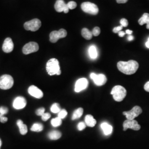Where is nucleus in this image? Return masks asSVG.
<instances>
[{"label":"nucleus","instance_id":"f257e3e1","mask_svg":"<svg viewBox=\"0 0 149 149\" xmlns=\"http://www.w3.org/2000/svg\"><path fill=\"white\" fill-rule=\"evenodd\" d=\"M118 70L123 74L130 75L135 74L139 68L138 63L135 60L128 61H119L117 64Z\"/></svg>","mask_w":149,"mask_h":149},{"label":"nucleus","instance_id":"f03ea898","mask_svg":"<svg viewBox=\"0 0 149 149\" xmlns=\"http://www.w3.org/2000/svg\"><path fill=\"white\" fill-rule=\"evenodd\" d=\"M46 70L50 76L60 75L61 73L58 60L55 58L50 59L46 65Z\"/></svg>","mask_w":149,"mask_h":149},{"label":"nucleus","instance_id":"7ed1b4c3","mask_svg":"<svg viewBox=\"0 0 149 149\" xmlns=\"http://www.w3.org/2000/svg\"><path fill=\"white\" fill-rule=\"evenodd\" d=\"M127 92L125 88L120 85L114 86L111 92L114 100L118 102L122 101L127 96Z\"/></svg>","mask_w":149,"mask_h":149},{"label":"nucleus","instance_id":"20e7f679","mask_svg":"<svg viewBox=\"0 0 149 149\" xmlns=\"http://www.w3.org/2000/svg\"><path fill=\"white\" fill-rule=\"evenodd\" d=\"M14 84L13 77L10 74H3L0 77V88L8 90L12 87Z\"/></svg>","mask_w":149,"mask_h":149},{"label":"nucleus","instance_id":"39448f33","mask_svg":"<svg viewBox=\"0 0 149 149\" xmlns=\"http://www.w3.org/2000/svg\"><path fill=\"white\" fill-rule=\"evenodd\" d=\"M81 7L84 12L92 15H97L99 12L98 6L90 2H85L82 3L81 5Z\"/></svg>","mask_w":149,"mask_h":149},{"label":"nucleus","instance_id":"423d86ee","mask_svg":"<svg viewBox=\"0 0 149 149\" xmlns=\"http://www.w3.org/2000/svg\"><path fill=\"white\" fill-rule=\"evenodd\" d=\"M41 25V21L39 19L35 18L29 21L26 22L24 24V27L27 31L36 32L40 28Z\"/></svg>","mask_w":149,"mask_h":149},{"label":"nucleus","instance_id":"0eeeda50","mask_svg":"<svg viewBox=\"0 0 149 149\" xmlns=\"http://www.w3.org/2000/svg\"><path fill=\"white\" fill-rule=\"evenodd\" d=\"M67 31L64 29H60L58 31H53L50 33L49 35L50 41L52 43H56L58 41L59 39L66 37L67 36Z\"/></svg>","mask_w":149,"mask_h":149},{"label":"nucleus","instance_id":"6e6552de","mask_svg":"<svg viewBox=\"0 0 149 149\" xmlns=\"http://www.w3.org/2000/svg\"><path fill=\"white\" fill-rule=\"evenodd\" d=\"M142 112V109L140 107L136 106L134 107L129 111L123 112V114L125 116L128 120H134V119L138 117Z\"/></svg>","mask_w":149,"mask_h":149},{"label":"nucleus","instance_id":"1a4fd4ad","mask_svg":"<svg viewBox=\"0 0 149 149\" xmlns=\"http://www.w3.org/2000/svg\"><path fill=\"white\" fill-rule=\"evenodd\" d=\"M90 77L93 80L95 84L98 86L105 85L107 81L106 76L103 74H96L95 73H91Z\"/></svg>","mask_w":149,"mask_h":149},{"label":"nucleus","instance_id":"9d476101","mask_svg":"<svg viewBox=\"0 0 149 149\" xmlns=\"http://www.w3.org/2000/svg\"><path fill=\"white\" fill-rule=\"evenodd\" d=\"M39 50V45L36 42H31L26 44L23 48L22 52L23 54L28 55L29 54L35 53Z\"/></svg>","mask_w":149,"mask_h":149},{"label":"nucleus","instance_id":"9b49d317","mask_svg":"<svg viewBox=\"0 0 149 149\" xmlns=\"http://www.w3.org/2000/svg\"><path fill=\"white\" fill-rule=\"evenodd\" d=\"M141 128L140 125L135 120H126L123 123V130L126 131L128 129H131L134 130H139Z\"/></svg>","mask_w":149,"mask_h":149},{"label":"nucleus","instance_id":"f8f14e48","mask_svg":"<svg viewBox=\"0 0 149 149\" xmlns=\"http://www.w3.org/2000/svg\"><path fill=\"white\" fill-rule=\"evenodd\" d=\"M88 85V80L86 78H81L78 80L75 83L74 91L79 93L82 91L85 90Z\"/></svg>","mask_w":149,"mask_h":149},{"label":"nucleus","instance_id":"ddd939ff","mask_svg":"<svg viewBox=\"0 0 149 149\" xmlns=\"http://www.w3.org/2000/svg\"><path fill=\"white\" fill-rule=\"evenodd\" d=\"M54 7L58 12H64L65 13H68L69 11L67 3L64 2V0H57L55 3Z\"/></svg>","mask_w":149,"mask_h":149},{"label":"nucleus","instance_id":"4468645a","mask_svg":"<svg viewBox=\"0 0 149 149\" xmlns=\"http://www.w3.org/2000/svg\"><path fill=\"white\" fill-rule=\"evenodd\" d=\"M27 105V101L23 97H17L13 102V107L16 109H22Z\"/></svg>","mask_w":149,"mask_h":149},{"label":"nucleus","instance_id":"2eb2a0df","mask_svg":"<svg viewBox=\"0 0 149 149\" xmlns=\"http://www.w3.org/2000/svg\"><path fill=\"white\" fill-rule=\"evenodd\" d=\"M28 92L31 96L38 99L42 98L43 97V93L42 91L35 86H31L28 90Z\"/></svg>","mask_w":149,"mask_h":149},{"label":"nucleus","instance_id":"dca6fc26","mask_svg":"<svg viewBox=\"0 0 149 149\" xmlns=\"http://www.w3.org/2000/svg\"><path fill=\"white\" fill-rule=\"evenodd\" d=\"M13 48H14V44L11 38H7L5 40L2 45L3 51L6 53H9L13 51Z\"/></svg>","mask_w":149,"mask_h":149},{"label":"nucleus","instance_id":"f3484780","mask_svg":"<svg viewBox=\"0 0 149 149\" xmlns=\"http://www.w3.org/2000/svg\"><path fill=\"white\" fill-rule=\"evenodd\" d=\"M101 128L103 132V133L106 135H109L112 133L113 127L112 125H109L107 123H103L101 124Z\"/></svg>","mask_w":149,"mask_h":149},{"label":"nucleus","instance_id":"a211bd4d","mask_svg":"<svg viewBox=\"0 0 149 149\" xmlns=\"http://www.w3.org/2000/svg\"><path fill=\"white\" fill-rule=\"evenodd\" d=\"M85 124L86 125L90 127H94L96 125V119L92 115H87L85 117Z\"/></svg>","mask_w":149,"mask_h":149},{"label":"nucleus","instance_id":"6ab92c4d","mask_svg":"<svg viewBox=\"0 0 149 149\" xmlns=\"http://www.w3.org/2000/svg\"><path fill=\"white\" fill-rule=\"evenodd\" d=\"M17 124L19 129L20 133L22 135H26L28 132L27 125L24 124L21 120H18L17 122Z\"/></svg>","mask_w":149,"mask_h":149},{"label":"nucleus","instance_id":"aec40b11","mask_svg":"<svg viewBox=\"0 0 149 149\" xmlns=\"http://www.w3.org/2000/svg\"><path fill=\"white\" fill-rule=\"evenodd\" d=\"M82 36L86 39V40H90L93 37V34L92 32L89 31L87 28H84L81 31Z\"/></svg>","mask_w":149,"mask_h":149},{"label":"nucleus","instance_id":"412c9836","mask_svg":"<svg viewBox=\"0 0 149 149\" xmlns=\"http://www.w3.org/2000/svg\"><path fill=\"white\" fill-rule=\"evenodd\" d=\"M61 136V133L57 130H54L50 132L48 134V137L50 140H56L60 138Z\"/></svg>","mask_w":149,"mask_h":149},{"label":"nucleus","instance_id":"4be33fe9","mask_svg":"<svg viewBox=\"0 0 149 149\" xmlns=\"http://www.w3.org/2000/svg\"><path fill=\"white\" fill-rule=\"evenodd\" d=\"M88 53L91 58L96 59L98 56V53L96 47L95 45H91L88 49Z\"/></svg>","mask_w":149,"mask_h":149},{"label":"nucleus","instance_id":"5701e85b","mask_svg":"<svg viewBox=\"0 0 149 149\" xmlns=\"http://www.w3.org/2000/svg\"><path fill=\"white\" fill-rule=\"evenodd\" d=\"M149 22V14L148 13H145L143 16L139 19V24L140 26H143L145 24H148Z\"/></svg>","mask_w":149,"mask_h":149},{"label":"nucleus","instance_id":"b1692460","mask_svg":"<svg viewBox=\"0 0 149 149\" xmlns=\"http://www.w3.org/2000/svg\"><path fill=\"white\" fill-rule=\"evenodd\" d=\"M83 113H84V109L82 108H79L77 109L76 110L74 111V112L73 113L72 119L76 120V119H79L82 116Z\"/></svg>","mask_w":149,"mask_h":149},{"label":"nucleus","instance_id":"393cba45","mask_svg":"<svg viewBox=\"0 0 149 149\" xmlns=\"http://www.w3.org/2000/svg\"><path fill=\"white\" fill-rule=\"evenodd\" d=\"M43 125L40 123H34L32 127L31 128V130L32 132H42L43 130Z\"/></svg>","mask_w":149,"mask_h":149},{"label":"nucleus","instance_id":"a878e982","mask_svg":"<svg viewBox=\"0 0 149 149\" xmlns=\"http://www.w3.org/2000/svg\"><path fill=\"white\" fill-rule=\"evenodd\" d=\"M51 124L54 127H59L62 124V119H60L58 117L55 118H54L51 121Z\"/></svg>","mask_w":149,"mask_h":149},{"label":"nucleus","instance_id":"bb28decb","mask_svg":"<svg viewBox=\"0 0 149 149\" xmlns=\"http://www.w3.org/2000/svg\"><path fill=\"white\" fill-rule=\"evenodd\" d=\"M50 110L52 112L54 113H59L60 111H61L60 107L58 103H54L53 104L52 106L50 108Z\"/></svg>","mask_w":149,"mask_h":149},{"label":"nucleus","instance_id":"cd10ccee","mask_svg":"<svg viewBox=\"0 0 149 149\" xmlns=\"http://www.w3.org/2000/svg\"><path fill=\"white\" fill-rule=\"evenodd\" d=\"M68 115V112L65 109H62L61 110L59 113H58V117L60 118V119H63L66 117Z\"/></svg>","mask_w":149,"mask_h":149},{"label":"nucleus","instance_id":"c85d7f7f","mask_svg":"<svg viewBox=\"0 0 149 149\" xmlns=\"http://www.w3.org/2000/svg\"><path fill=\"white\" fill-rule=\"evenodd\" d=\"M92 33L93 36H95V37L98 36L100 34V33H101V29H100V28L99 27H95V28L93 29V30H92Z\"/></svg>","mask_w":149,"mask_h":149},{"label":"nucleus","instance_id":"c756f323","mask_svg":"<svg viewBox=\"0 0 149 149\" xmlns=\"http://www.w3.org/2000/svg\"><path fill=\"white\" fill-rule=\"evenodd\" d=\"M69 10H74L77 7V3L74 1H70L67 3Z\"/></svg>","mask_w":149,"mask_h":149},{"label":"nucleus","instance_id":"7c9ffc66","mask_svg":"<svg viewBox=\"0 0 149 149\" xmlns=\"http://www.w3.org/2000/svg\"><path fill=\"white\" fill-rule=\"evenodd\" d=\"M8 111V109L7 107H0V115L2 116H4V115L6 114Z\"/></svg>","mask_w":149,"mask_h":149},{"label":"nucleus","instance_id":"2f4dec72","mask_svg":"<svg viewBox=\"0 0 149 149\" xmlns=\"http://www.w3.org/2000/svg\"><path fill=\"white\" fill-rule=\"evenodd\" d=\"M36 113L37 116H43V114L45 113V108L42 107V108H40L39 109H38L36 111Z\"/></svg>","mask_w":149,"mask_h":149},{"label":"nucleus","instance_id":"473e14b6","mask_svg":"<svg viewBox=\"0 0 149 149\" xmlns=\"http://www.w3.org/2000/svg\"><path fill=\"white\" fill-rule=\"evenodd\" d=\"M120 23L121 24V26L123 27H127L128 26V20L125 18H122L120 19Z\"/></svg>","mask_w":149,"mask_h":149},{"label":"nucleus","instance_id":"72a5a7b5","mask_svg":"<svg viewBox=\"0 0 149 149\" xmlns=\"http://www.w3.org/2000/svg\"><path fill=\"white\" fill-rule=\"evenodd\" d=\"M86 127V124L84 122H81L79 123V124L77 125V128H78L79 130L81 131V130H83L84 129H85Z\"/></svg>","mask_w":149,"mask_h":149},{"label":"nucleus","instance_id":"f704fd0d","mask_svg":"<svg viewBox=\"0 0 149 149\" xmlns=\"http://www.w3.org/2000/svg\"><path fill=\"white\" fill-rule=\"evenodd\" d=\"M50 117H51L50 114L46 113H44L43 116H42V119L43 121H47L50 118Z\"/></svg>","mask_w":149,"mask_h":149},{"label":"nucleus","instance_id":"c9c22d12","mask_svg":"<svg viewBox=\"0 0 149 149\" xmlns=\"http://www.w3.org/2000/svg\"><path fill=\"white\" fill-rule=\"evenodd\" d=\"M123 26H118L117 27H115L114 28L113 30V32L115 33H118V32H120L122 31V29H123Z\"/></svg>","mask_w":149,"mask_h":149},{"label":"nucleus","instance_id":"e433bc0d","mask_svg":"<svg viewBox=\"0 0 149 149\" xmlns=\"http://www.w3.org/2000/svg\"><path fill=\"white\" fill-rule=\"evenodd\" d=\"M7 120H8L7 118L5 116H2L0 115V121H1V122L4 123L6 122L7 121Z\"/></svg>","mask_w":149,"mask_h":149},{"label":"nucleus","instance_id":"4c0bfd02","mask_svg":"<svg viewBox=\"0 0 149 149\" xmlns=\"http://www.w3.org/2000/svg\"><path fill=\"white\" fill-rule=\"evenodd\" d=\"M144 90L149 92V81L146 82L144 85Z\"/></svg>","mask_w":149,"mask_h":149},{"label":"nucleus","instance_id":"58836bf2","mask_svg":"<svg viewBox=\"0 0 149 149\" xmlns=\"http://www.w3.org/2000/svg\"><path fill=\"white\" fill-rule=\"evenodd\" d=\"M125 33L124 32H123L122 31L118 32V36L120 37H123L125 36Z\"/></svg>","mask_w":149,"mask_h":149},{"label":"nucleus","instance_id":"ea45409f","mask_svg":"<svg viewBox=\"0 0 149 149\" xmlns=\"http://www.w3.org/2000/svg\"><path fill=\"white\" fill-rule=\"evenodd\" d=\"M118 3H125L128 2V0H116Z\"/></svg>","mask_w":149,"mask_h":149},{"label":"nucleus","instance_id":"a19ab883","mask_svg":"<svg viewBox=\"0 0 149 149\" xmlns=\"http://www.w3.org/2000/svg\"><path fill=\"white\" fill-rule=\"evenodd\" d=\"M125 33L128 34V35H131V34L133 33V31H131V30H129V29H127V30H126Z\"/></svg>","mask_w":149,"mask_h":149},{"label":"nucleus","instance_id":"79ce46f5","mask_svg":"<svg viewBox=\"0 0 149 149\" xmlns=\"http://www.w3.org/2000/svg\"><path fill=\"white\" fill-rule=\"evenodd\" d=\"M128 39L129 41H132V40H133L134 37L132 36L129 35V36L128 37Z\"/></svg>","mask_w":149,"mask_h":149},{"label":"nucleus","instance_id":"37998d69","mask_svg":"<svg viewBox=\"0 0 149 149\" xmlns=\"http://www.w3.org/2000/svg\"><path fill=\"white\" fill-rule=\"evenodd\" d=\"M146 47L149 49V39H148V40L147 42L146 43Z\"/></svg>","mask_w":149,"mask_h":149},{"label":"nucleus","instance_id":"c03bdc74","mask_svg":"<svg viewBox=\"0 0 149 149\" xmlns=\"http://www.w3.org/2000/svg\"><path fill=\"white\" fill-rule=\"evenodd\" d=\"M146 28L149 29V22L146 24Z\"/></svg>","mask_w":149,"mask_h":149},{"label":"nucleus","instance_id":"a18cd8bd","mask_svg":"<svg viewBox=\"0 0 149 149\" xmlns=\"http://www.w3.org/2000/svg\"><path fill=\"white\" fill-rule=\"evenodd\" d=\"M1 145H2V142H1V139H0V148H1Z\"/></svg>","mask_w":149,"mask_h":149}]
</instances>
